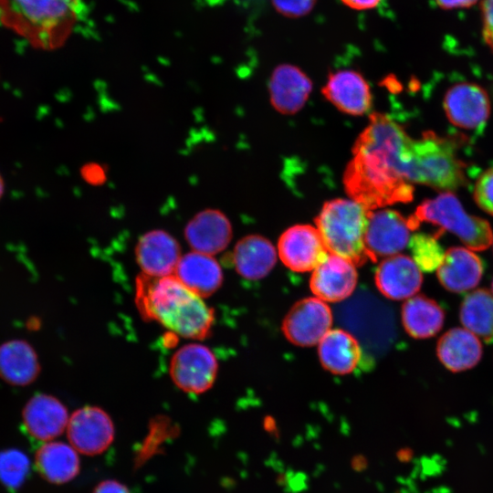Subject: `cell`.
Segmentation results:
<instances>
[{"label":"cell","mask_w":493,"mask_h":493,"mask_svg":"<svg viewBox=\"0 0 493 493\" xmlns=\"http://www.w3.org/2000/svg\"><path fill=\"white\" fill-rule=\"evenodd\" d=\"M406 180L444 191L464 186L466 165L456 155V142L432 131L412 140Z\"/></svg>","instance_id":"obj_4"},{"label":"cell","mask_w":493,"mask_h":493,"mask_svg":"<svg viewBox=\"0 0 493 493\" xmlns=\"http://www.w3.org/2000/svg\"><path fill=\"white\" fill-rule=\"evenodd\" d=\"M482 37L486 45L493 52V0H482Z\"/></svg>","instance_id":"obj_33"},{"label":"cell","mask_w":493,"mask_h":493,"mask_svg":"<svg viewBox=\"0 0 493 493\" xmlns=\"http://www.w3.org/2000/svg\"><path fill=\"white\" fill-rule=\"evenodd\" d=\"M491 288H492V294H493V280H492V284H491Z\"/></svg>","instance_id":"obj_39"},{"label":"cell","mask_w":493,"mask_h":493,"mask_svg":"<svg viewBox=\"0 0 493 493\" xmlns=\"http://www.w3.org/2000/svg\"><path fill=\"white\" fill-rule=\"evenodd\" d=\"M81 0H0V21L36 48L54 50L69 37Z\"/></svg>","instance_id":"obj_3"},{"label":"cell","mask_w":493,"mask_h":493,"mask_svg":"<svg viewBox=\"0 0 493 493\" xmlns=\"http://www.w3.org/2000/svg\"><path fill=\"white\" fill-rule=\"evenodd\" d=\"M411 230L420 223L439 226L433 236L438 238L444 231L455 234L470 250L482 251L492 243L493 235L488 221L466 213L459 200L450 193L425 200L407 218Z\"/></svg>","instance_id":"obj_6"},{"label":"cell","mask_w":493,"mask_h":493,"mask_svg":"<svg viewBox=\"0 0 493 493\" xmlns=\"http://www.w3.org/2000/svg\"><path fill=\"white\" fill-rule=\"evenodd\" d=\"M35 465L43 478L52 484H64L75 478L80 470L78 452L59 441L43 444L36 453Z\"/></svg>","instance_id":"obj_26"},{"label":"cell","mask_w":493,"mask_h":493,"mask_svg":"<svg viewBox=\"0 0 493 493\" xmlns=\"http://www.w3.org/2000/svg\"><path fill=\"white\" fill-rule=\"evenodd\" d=\"M329 254L318 229L296 225L279 237L278 255L283 264L296 272L312 271Z\"/></svg>","instance_id":"obj_12"},{"label":"cell","mask_w":493,"mask_h":493,"mask_svg":"<svg viewBox=\"0 0 493 493\" xmlns=\"http://www.w3.org/2000/svg\"><path fill=\"white\" fill-rule=\"evenodd\" d=\"M135 305L144 320L156 321L186 339L206 338L215 322L214 309L174 275H139L135 281Z\"/></svg>","instance_id":"obj_2"},{"label":"cell","mask_w":493,"mask_h":493,"mask_svg":"<svg viewBox=\"0 0 493 493\" xmlns=\"http://www.w3.org/2000/svg\"><path fill=\"white\" fill-rule=\"evenodd\" d=\"M408 219L390 209L369 212L364 243L369 259L399 254L409 244Z\"/></svg>","instance_id":"obj_11"},{"label":"cell","mask_w":493,"mask_h":493,"mask_svg":"<svg viewBox=\"0 0 493 493\" xmlns=\"http://www.w3.org/2000/svg\"><path fill=\"white\" fill-rule=\"evenodd\" d=\"M318 352L322 366L339 375L353 372L362 358L357 340L341 329L330 330L325 334L318 344Z\"/></svg>","instance_id":"obj_25"},{"label":"cell","mask_w":493,"mask_h":493,"mask_svg":"<svg viewBox=\"0 0 493 493\" xmlns=\"http://www.w3.org/2000/svg\"><path fill=\"white\" fill-rule=\"evenodd\" d=\"M482 344L477 336L465 328H453L445 332L436 344L441 363L453 372L469 370L482 357Z\"/></svg>","instance_id":"obj_22"},{"label":"cell","mask_w":493,"mask_h":493,"mask_svg":"<svg viewBox=\"0 0 493 493\" xmlns=\"http://www.w3.org/2000/svg\"><path fill=\"white\" fill-rule=\"evenodd\" d=\"M218 371L216 357L201 343H188L178 349L169 364L173 383L187 393L200 394L214 384Z\"/></svg>","instance_id":"obj_7"},{"label":"cell","mask_w":493,"mask_h":493,"mask_svg":"<svg viewBox=\"0 0 493 493\" xmlns=\"http://www.w3.org/2000/svg\"><path fill=\"white\" fill-rule=\"evenodd\" d=\"M478 0H435L436 4L445 10L469 7Z\"/></svg>","instance_id":"obj_37"},{"label":"cell","mask_w":493,"mask_h":493,"mask_svg":"<svg viewBox=\"0 0 493 493\" xmlns=\"http://www.w3.org/2000/svg\"><path fill=\"white\" fill-rule=\"evenodd\" d=\"M332 314L327 302L309 297L296 302L282 322V331L293 344L310 347L319 344L331 330Z\"/></svg>","instance_id":"obj_9"},{"label":"cell","mask_w":493,"mask_h":493,"mask_svg":"<svg viewBox=\"0 0 493 493\" xmlns=\"http://www.w3.org/2000/svg\"><path fill=\"white\" fill-rule=\"evenodd\" d=\"M444 110L456 127L481 135L489 116L490 104L485 90L477 84L460 82L451 86L443 100Z\"/></svg>","instance_id":"obj_10"},{"label":"cell","mask_w":493,"mask_h":493,"mask_svg":"<svg viewBox=\"0 0 493 493\" xmlns=\"http://www.w3.org/2000/svg\"><path fill=\"white\" fill-rule=\"evenodd\" d=\"M474 197L480 208L493 215V167L485 171L477 178L474 188Z\"/></svg>","instance_id":"obj_31"},{"label":"cell","mask_w":493,"mask_h":493,"mask_svg":"<svg viewBox=\"0 0 493 493\" xmlns=\"http://www.w3.org/2000/svg\"><path fill=\"white\" fill-rule=\"evenodd\" d=\"M322 93L341 111L351 115H362L372 105L370 87L357 71L341 69L331 73Z\"/></svg>","instance_id":"obj_18"},{"label":"cell","mask_w":493,"mask_h":493,"mask_svg":"<svg viewBox=\"0 0 493 493\" xmlns=\"http://www.w3.org/2000/svg\"><path fill=\"white\" fill-rule=\"evenodd\" d=\"M402 322L405 331L414 339H427L437 334L444 324L445 312L434 299L414 295L402 306Z\"/></svg>","instance_id":"obj_27"},{"label":"cell","mask_w":493,"mask_h":493,"mask_svg":"<svg viewBox=\"0 0 493 493\" xmlns=\"http://www.w3.org/2000/svg\"><path fill=\"white\" fill-rule=\"evenodd\" d=\"M5 191V183L2 175L0 174V199L2 198Z\"/></svg>","instance_id":"obj_38"},{"label":"cell","mask_w":493,"mask_h":493,"mask_svg":"<svg viewBox=\"0 0 493 493\" xmlns=\"http://www.w3.org/2000/svg\"><path fill=\"white\" fill-rule=\"evenodd\" d=\"M408 245L412 258L421 270L430 272L437 269L445 252L436 237L418 233L410 237Z\"/></svg>","instance_id":"obj_29"},{"label":"cell","mask_w":493,"mask_h":493,"mask_svg":"<svg viewBox=\"0 0 493 493\" xmlns=\"http://www.w3.org/2000/svg\"><path fill=\"white\" fill-rule=\"evenodd\" d=\"M275 10L285 17L299 18L309 14L317 0H271Z\"/></svg>","instance_id":"obj_32"},{"label":"cell","mask_w":493,"mask_h":493,"mask_svg":"<svg viewBox=\"0 0 493 493\" xmlns=\"http://www.w3.org/2000/svg\"><path fill=\"white\" fill-rule=\"evenodd\" d=\"M67 435L74 449L85 456H97L113 442L115 429L112 419L103 409L87 405L69 416Z\"/></svg>","instance_id":"obj_8"},{"label":"cell","mask_w":493,"mask_h":493,"mask_svg":"<svg viewBox=\"0 0 493 493\" xmlns=\"http://www.w3.org/2000/svg\"><path fill=\"white\" fill-rule=\"evenodd\" d=\"M369 210L349 199L326 202L316 218V228L329 253L362 265L369 257L364 236Z\"/></svg>","instance_id":"obj_5"},{"label":"cell","mask_w":493,"mask_h":493,"mask_svg":"<svg viewBox=\"0 0 493 493\" xmlns=\"http://www.w3.org/2000/svg\"><path fill=\"white\" fill-rule=\"evenodd\" d=\"M483 263L472 250L453 246L445 252L436 269L440 284L447 290L461 293L477 286L483 275Z\"/></svg>","instance_id":"obj_20"},{"label":"cell","mask_w":493,"mask_h":493,"mask_svg":"<svg viewBox=\"0 0 493 493\" xmlns=\"http://www.w3.org/2000/svg\"><path fill=\"white\" fill-rule=\"evenodd\" d=\"M173 275L201 298L214 294L223 283V272L213 256L191 251L183 255Z\"/></svg>","instance_id":"obj_21"},{"label":"cell","mask_w":493,"mask_h":493,"mask_svg":"<svg viewBox=\"0 0 493 493\" xmlns=\"http://www.w3.org/2000/svg\"><path fill=\"white\" fill-rule=\"evenodd\" d=\"M412 139L387 116L372 113L357 139L343 182L352 200L367 210L410 202L414 187L405 179Z\"/></svg>","instance_id":"obj_1"},{"label":"cell","mask_w":493,"mask_h":493,"mask_svg":"<svg viewBox=\"0 0 493 493\" xmlns=\"http://www.w3.org/2000/svg\"><path fill=\"white\" fill-rule=\"evenodd\" d=\"M29 459L19 450L0 451V482L10 489L18 488L29 471Z\"/></svg>","instance_id":"obj_30"},{"label":"cell","mask_w":493,"mask_h":493,"mask_svg":"<svg viewBox=\"0 0 493 493\" xmlns=\"http://www.w3.org/2000/svg\"><path fill=\"white\" fill-rule=\"evenodd\" d=\"M181 257L178 241L161 229L143 234L135 246L136 262L142 273L150 277L173 275Z\"/></svg>","instance_id":"obj_14"},{"label":"cell","mask_w":493,"mask_h":493,"mask_svg":"<svg viewBox=\"0 0 493 493\" xmlns=\"http://www.w3.org/2000/svg\"><path fill=\"white\" fill-rule=\"evenodd\" d=\"M423 282L421 269L412 257L397 254L384 258L375 272V284L380 292L393 300L414 296Z\"/></svg>","instance_id":"obj_16"},{"label":"cell","mask_w":493,"mask_h":493,"mask_svg":"<svg viewBox=\"0 0 493 493\" xmlns=\"http://www.w3.org/2000/svg\"><path fill=\"white\" fill-rule=\"evenodd\" d=\"M92 493H131L121 482L115 479H105L100 482Z\"/></svg>","instance_id":"obj_35"},{"label":"cell","mask_w":493,"mask_h":493,"mask_svg":"<svg viewBox=\"0 0 493 493\" xmlns=\"http://www.w3.org/2000/svg\"><path fill=\"white\" fill-rule=\"evenodd\" d=\"M358 280L356 265L341 256L329 253L312 270L309 287L318 299L339 302L354 291Z\"/></svg>","instance_id":"obj_13"},{"label":"cell","mask_w":493,"mask_h":493,"mask_svg":"<svg viewBox=\"0 0 493 493\" xmlns=\"http://www.w3.org/2000/svg\"><path fill=\"white\" fill-rule=\"evenodd\" d=\"M343 5L353 10H369L373 9L381 3L382 0H340Z\"/></svg>","instance_id":"obj_36"},{"label":"cell","mask_w":493,"mask_h":493,"mask_svg":"<svg viewBox=\"0 0 493 493\" xmlns=\"http://www.w3.org/2000/svg\"><path fill=\"white\" fill-rule=\"evenodd\" d=\"M22 419L29 435L36 440L48 442L67 429L69 416L68 409L57 397L37 393L26 404Z\"/></svg>","instance_id":"obj_15"},{"label":"cell","mask_w":493,"mask_h":493,"mask_svg":"<svg viewBox=\"0 0 493 493\" xmlns=\"http://www.w3.org/2000/svg\"><path fill=\"white\" fill-rule=\"evenodd\" d=\"M82 178L91 184H100L106 179L104 169L97 163L86 164L81 169Z\"/></svg>","instance_id":"obj_34"},{"label":"cell","mask_w":493,"mask_h":493,"mask_svg":"<svg viewBox=\"0 0 493 493\" xmlns=\"http://www.w3.org/2000/svg\"><path fill=\"white\" fill-rule=\"evenodd\" d=\"M459 319L465 329L487 343H492L493 294L486 288L469 292L461 303Z\"/></svg>","instance_id":"obj_28"},{"label":"cell","mask_w":493,"mask_h":493,"mask_svg":"<svg viewBox=\"0 0 493 493\" xmlns=\"http://www.w3.org/2000/svg\"><path fill=\"white\" fill-rule=\"evenodd\" d=\"M277 257L278 251L272 243L258 235L241 238L232 254L236 272L250 280L266 277L275 267Z\"/></svg>","instance_id":"obj_23"},{"label":"cell","mask_w":493,"mask_h":493,"mask_svg":"<svg viewBox=\"0 0 493 493\" xmlns=\"http://www.w3.org/2000/svg\"><path fill=\"white\" fill-rule=\"evenodd\" d=\"M184 237L193 251L214 256L230 243L231 223L221 211L205 209L188 221Z\"/></svg>","instance_id":"obj_17"},{"label":"cell","mask_w":493,"mask_h":493,"mask_svg":"<svg viewBox=\"0 0 493 493\" xmlns=\"http://www.w3.org/2000/svg\"><path fill=\"white\" fill-rule=\"evenodd\" d=\"M311 81L298 67L281 64L272 72L268 89L272 106L280 113L293 114L307 101Z\"/></svg>","instance_id":"obj_19"},{"label":"cell","mask_w":493,"mask_h":493,"mask_svg":"<svg viewBox=\"0 0 493 493\" xmlns=\"http://www.w3.org/2000/svg\"><path fill=\"white\" fill-rule=\"evenodd\" d=\"M40 364L34 348L24 340L0 345V378L11 385L26 386L39 375Z\"/></svg>","instance_id":"obj_24"}]
</instances>
